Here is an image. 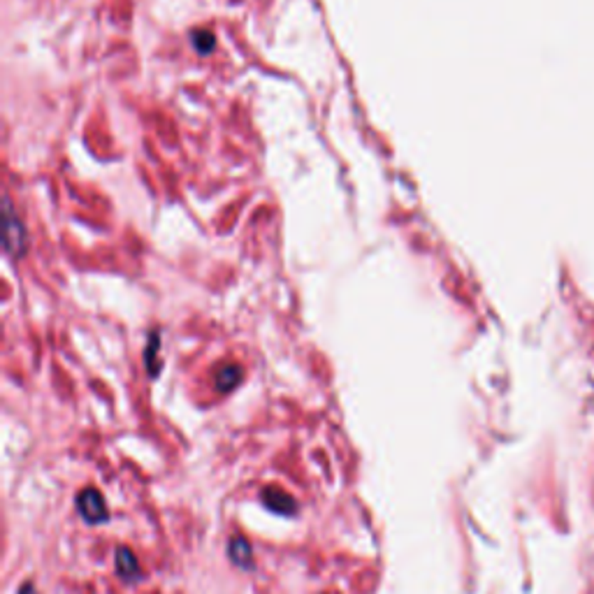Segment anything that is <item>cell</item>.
Returning <instances> with one entry per match:
<instances>
[{"label": "cell", "mask_w": 594, "mask_h": 594, "mask_svg": "<svg viewBox=\"0 0 594 594\" xmlns=\"http://www.w3.org/2000/svg\"><path fill=\"white\" fill-rule=\"evenodd\" d=\"M77 504H79V513H82L88 523H105L107 516H110L105 497L100 494V490H95V488H86L79 492Z\"/></svg>", "instance_id": "6da1fadb"}, {"label": "cell", "mask_w": 594, "mask_h": 594, "mask_svg": "<svg viewBox=\"0 0 594 594\" xmlns=\"http://www.w3.org/2000/svg\"><path fill=\"white\" fill-rule=\"evenodd\" d=\"M5 230H7V235H5V246L10 254H21V249H24V239H26V230L21 226V221L16 219V214L12 212V207H10V200H5Z\"/></svg>", "instance_id": "7a4b0ae2"}, {"label": "cell", "mask_w": 594, "mask_h": 594, "mask_svg": "<svg viewBox=\"0 0 594 594\" xmlns=\"http://www.w3.org/2000/svg\"><path fill=\"white\" fill-rule=\"evenodd\" d=\"M263 499H265V506H269L276 513H283V516H291L295 511V501L293 497L281 488H265L263 490Z\"/></svg>", "instance_id": "3957f363"}, {"label": "cell", "mask_w": 594, "mask_h": 594, "mask_svg": "<svg viewBox=\"0 0 594 594\" xmlns=\"http://www.w3.org/2000/svg\"><path fill=\"white\" fill-rule=\"evenodd\" d=\"M239 381H241V369L237 365H226L219 374H216V388L221 392L232 390Z\"/></svg>", "instance_id": "277c9868"}, {"label": "cell", "mask_w": 594, "mask_h": 594, "mask_svg": "<svg viewBox=\"0 0 594 594\" xmlns=\"http://www.w3.org/2000/svg\"><path fill=\"white\" fill-rule=\"evenodd\" d=\"M191 40L197 53H209L216 47V35L212 31H195L191 35Z\"/></svg>", "instance_id": "5b68a950"}, {"label": "cell", "mask_w": 594, "mask_h": 594, "mask_svg": "<svg viewBox=\"0 0 594 594\" xmlns=\"http://www.w3.org/2000/svg\"><path fill=\"white\" fill-rule=\"evenodd\" d=\"M119 573L123 578H135L137 575V560L125 548H119Z\"/></svg>", "instance_id": "8992f818"}, {"label": "cell", "mask_w": 594, "mask_h": 594, "mask_svg": "<svg viewBox=\"0 0 594 594\" xmlns=\"http://www.w3.org/2000/svg\"><path fill=\"white\" fill-rule=\"evenodd\" d=\"M230 553H232V560H235L237 564H249L251 551H249V543L244 541V538H235V541H232Z\"/></svg>", "instance_id": "52a82bcc"}]
</instances>
